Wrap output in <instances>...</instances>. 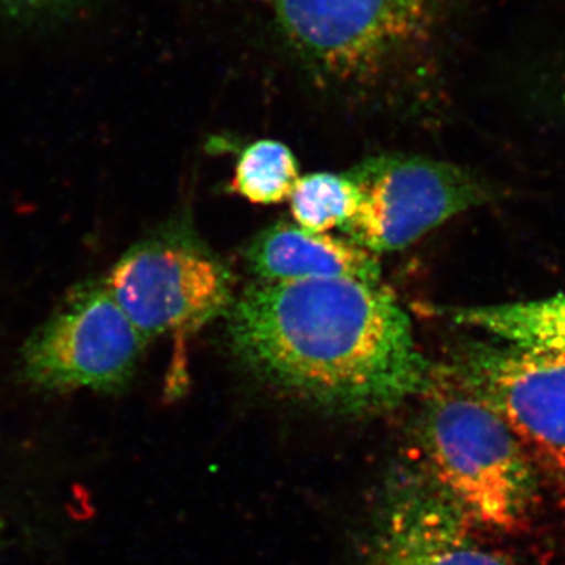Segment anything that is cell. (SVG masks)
<instances>
[{"instance_id": "obj_1", "label": "cell", "mask_w": 565, "mask_h": 565, "mask_svg": "<svg viewBox=\"0 0 565 565\" xmlns=\"http://www.w3.org/2000/svg\"><path fill=\"white\" fill-rule=\"evenodd\" d=\"M234 355L256 377L323 411L371 415L422 394L433 363L381 282L253 281L228 310Z\"/></svg>"}, {"instance_id": "obj_2", "label": "cell", "mask_w": 565, "mask_h": 565, "mask_svg": "<svg viewBox=\"0 0 565 565\" xmlns=\"http://www.w3.org/2000/svg\"><path fill=\"white\" fill-rule=\"evenodd\" d=\"M285 50L316 88L362 106L401 104L429 63L434 0H274Z\"/></svg>"}, {"instance_id": "obj_3", "label": "cell", "mask_w": 565, "mask_h": 565, "mask_svg": "<svg viewBox=\"0 0 565 565\" xmlns=\"http://www.w3.org/2000/svg\"><path fill=\"white\" fill-rule=\"evenodd\" d=\"M418 397L419 441L438 489L470 522L498 531L522 526L537 482L514 429L438 364Z\"/></svg>"}, {"instance_id": "obj_4", "label": "cell", "mask_w": 565, "mask_h": 565, "mask_svg": "<svg viewBox=\"0 0 565 565\" xmlns=\"http://www.w3.org/2000/svg\"><path fill=\"white\" fill-rule=\"evenodd\" d=\"M106 282L148 343L191 333L228 313L234 302L228 266L180 223L129 247Z\"/></svg>"}, {"instance_id": "obj_5", "label": "cell", "mask_w": 565, "mask_h": 565, "mask_svg": "<svg viewBox=\"0 0 565 565\" xmlns=\"http://www.w3.org/2000/svg\"><path fill=\"white\" fill-rule=\"evenodd\" d=\"M148 341L111 296L106 278L66 294L20 352V373L36 392H125Z\"/></svg>"}, {"instance_id": "obj_6", "label": "cell", "mask_w": 565, "mask_h": 565, "mask_svg": "<svg viewBox=\"0 0 565 565\" xmlns=\"http://www.w3.org/2000/svg\"><path fill=\"white\" fill-rule=\"evenodd\" d=\"M348 174L359 189L360 204L341 232L375 256L404 250L456 215L492 200V189L475 173L423 156H373Z\"/></svg>"}, {"instance_id": "obj_7", "label": "cell", "mask_w": 565, "mask_h": 565, "mask_svg": "<svg viewBox=\"0 0 565 565\" xmlns=\"http://www.w3.org/2000/svg\"><path fill=\"white\" fill-rule=\"evenodd\" d=\"M438 366L503 416L523 444L548 460L565 455V351L470 343Z\"/></svg>"}, {"instance_id": "obj_8", "label": "cell", "mask_w": 565, "mask_h": 565, "mask_svg": "<svg viewBox=\"0 0 565 565\" xmlns=\"http://www.w3.org/2000/svg\"><path fill=\"white\" fill-rule=\"evenodd\" d=\"M470 520L430 479L390 498L371 565H512L471 537Z\"/></svg>"}, {"instance_id": "obj_9", "label": "cell", "mask_w": 565, "mask_h": 565, "mask_svg": "<svg viewBox=\"0 0 565 565\" xmlns=\"http://www.w3.org/2000/svg\"><path fill=\"white\" fill-rule=\"evenodd\" d=\"M256 280L269 282L349 278L381 282L377 256L348 237L311 233L296 223L277 222L263 230L245 250Z\"/></svg>"}, {"instance_id": "obj_10", "label": "cell", "mask_w": 565, "mask_h": 565, "mask_svg": "<svg viewBox=\"0 0 565 565\" xmlns=\"http://www.w3.org/2000/svg\"><path fill=\"white\" fill-rule=\"evenodd\" d=\"M457 326L471 327L504 343L565 351V294L522 302L445 308Z\"/></svg>"}, {"instance_id": "obj_11", "label": "cell", "mask_w": 565, "mask_h": 565, "mask_svg": "<svg viewBox=\"0 0 565 565\" xmlns=\"http://www.w3.org/2000/svg\"><path fill=\"white\" fill-rule=\"evenodd\" d=\"M299 178V163L291 148L278 140L262 139L241 151L232 189L247 202L277 204L291 196Z\"/></svg>"}, {"instance_id": "obj_12", "label": "cell", "mask_w": 565, "mask_h": 565, "mask_svg": "<svg viewBox=\"0 0 565 565\" xmlns=\"http://www.w3.org/2000/svg\"><path fill=\"white\" fill-rule=\"evenodd\" d=\"M289 202L296 225L323 234L351 221L359 210L360 193L348 173H311L299 178Z\"/></svg>"}, {"instance_id": "obj_13", "label": "cell", "mask_w": 565, "mask_h": 565, "mask_svg": "<svg viewBox=\"0 0 565 565\" xmlns=\"http://www.w3.org/2000/svg\"><path fill=\"white\" fill-rule=\"evenodd\" d=\"M88 2L90 0H0V7L20 20L46 21L74 13Z\"/></svg>"}, {"instance_id": "obj_14", "label": "cell", "mask_w": 565, "mask_h": 565, "mask_svg": "<svg viewBox=\"0 0 565 565\" xmlns=\"http://www.w3.org/2000/svg\"><path fill=\"white\" fill-rule=\"evenodd\" d=\"M553 465H556L557 470L561 471V475L565 478V455L555 457V459L550 460Z\"/></svg>"}, {"instance_id": "obj_15", "label": "cell", "mask_w": 565, "mask_h": 565, "mask_svg": "<svg viewBox=\"0 0 565 565\" xmlns=\"http://www.w3.org/2000/svg\"><path fill=\"white\" fill-rule=\"evenodd\" d=\"M234 2H243V0H234ZM247 2H274V0H247Z\"/></svg>"}]
</instances>
